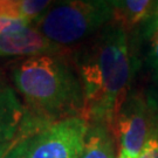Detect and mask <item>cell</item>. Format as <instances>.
<instances>
[{"mask_svg":"<svg viewBox=\"0 0 158 158\" xmlns=\"http://www.w3.org/2000/svg\"><path fill=\"white\" fill-rule=\"evenodd\" d=\"M73 64L83 90V118L89 124L107 125L113 131L135 70L127 32L108 23L73 51Z\"/></svg>","mask_w":158,"mask_h":158,"instance_id":"6da1fadb","label":"cell"},{"mask_svg":"<svg viewBox=\"0 0 158 158\" xmlns=\"http://www.w3.org/2000/svg\"><path fill=\"white\" fill-rule=\"evenodd\" d=\"M12 81L31 108L29 115L46 125L82 117L85 97L67 55H38L12 66Z\"/></svg>","mask_w":158,"mask_h":158,"instance_id":"7a4b0ae2","label":"cell"},{"mask_svg":"<svg viewBox=\"0 0 158 158\" xmlns=\"http://www.w3.org/2000/svg\"><path fill=\"white\" fill-rule=\"evenodd\" d=\"M111 0H66L53 2L33 25L62 47L87 41L111 21Z\"/></svg>","mask_w":158,"mask_h":158,"instance_id":"3957f363","label":"cell"},{"mask_svg":"<svg viewBox=\"0 0 158 158\" xmlns=\"http://www.w3.org/2000/svg\"><path fill=\"white\" fill-rule=\"evenodd\" d=\"M158 124V104L153 97L130 91L117 111L113 134L122 151L138 158L149 136Z\"/></svg>","mask_w":158,"mask_h":158,"instance_id":"277c9868","label":"cell"},{"mask_svg":"<svg viewBox=\"0 0 158 158\" xmlns=\"http://www.w3.org/2000/svg\"><path fill=\"white\" fill-rule=\"evenodd\" d=\"M88 127L82 117L52 123L35 135L28 158H81Z\"/></svg>","mask_w":158,"mask_h":158,"instance_id":"5b68a950","label":"cell"},{"mask_svg":"<svg viewBox=\"0 0 158 158\" xmlns=\"http://www.w3.org/2000/svg\"><path fill=\"white\" fill-rule=\"evenodd\" d=\"M69 48L47 39L32 23L18 20L12 26L0 31L1 56H38L68 55Z\"/></svg>","mask_w":158,"mask_h":158,"instance_id":"8992f818","label":"cell"},{"mask_svg":"<svg viewBox=\"0 0 158 158\" xmlns=\"http://www.w3.org/2000/svg\"><path fill=\"white\" fill-rule=\"evenodd\" d=\"M26 115L17 93L7 85L0 90V145L23 138L20 130Z\"/></svg>","mask_w":158,"mask_h":158,"instance_id":"52a82bcc","label":"cell"},{"mask_svg":"<svg viewBox=\"0 0 158 158\" xmlns=\"http://www.w3.org/2000/svg\"><path fill=\"white\" fill-rule=\"evenodd\" d=\"M153 4L155 1L151 0H111L113 17L110 23L129 34L147 20Z\"/></svg>","mask_w":158,"mask_h":158,"instance_id":"ba28073f","label":"cell"},{"mask_svg":"<svg viewBox=\"0 0 158 158\" xmlns=\"http://www.w3.org/2000/svg\"><path fill=\"white\" fill-rule=\"evenodd\" d=\"M115 141L113 131L107 125L89 124L81 158H116Z\"/></svg>","mask_w":158,"mask_h":158,"instance_id":"9c48e42d","label":"cell"},{"mask_svg":"<svg viewBox=\"0 0 158 158\" xmlns=\"http://www.w3.org/2000/svg\"><path fill=\"white\" fill-rule=\"evenodd\" d=\"M52 4L53 1L46 0H0V17L33 23Z\"/></svg>","mask_w":158,"mask_h":158,"instance_id":"30bf717a","label":"cell"},{"mask_svg":"<svg viewBox=\"0 0 158 158\" xmlns=\"http://www.w3.org/2000/svg\"><path fill=\"white\" fill-rule=\"evenodd\" d=\"M158 32V0L155 1L153 7L147 20L142 23L138 29V33L142 39L149 40L152 35Z\"/></svg>","mask_w":158,"mask_h":158,"instance_id":"8fae6325","label":"cell"},{"mask_svg":"<svg viewBox=\"0 0 158 158\" xmlns=\"http://www.w3.org/2000/svg\"><path fill=\"white\" fill-rule=\"evenodd\" d=\"M148 68L152 74L153 81H158V32L149 39V49L147 53Z\"/></svg>","mask_w":158,"mask_h":158,"instance_id":"7c38bea8","label":"cell"},{"mask_svg":"<svg viewBox=\"0 0 158 158\" xmlns=\"http://www.w3.org/2000/svg\"><path fill=\"white\" fill-rule=\"evenodd\" d=\"M34 138H35V135L23 137L14 144V147L12 148L4 158H28Z\"/></svg>","mask_w":158,"mask_h":158,"instance_id":"4fadbf2b","label":"cell"},{"mask_svg":"<svg viewBox=\"0 0 158 158\" xmlns=\"http://www.w3.org/2000/svg\"><path fill=\"white\" fill-rule=\"evenodd\" d=\"M138 158H158V124L149 136Z\"/></svg>","mask_w":158,"mask_h":158,"instance_id":"5bb4252c","label":"cell"},{"mask_svg":"<svg viewBox=\"0 0 158 158\" xmlns=\"http://www.w3.org/2000/svg\"><path fill=\"white\" fill-rule=\"evenodd\" d=\"M19 139H21V138H18V139H15V141L10 142V143H6V144H4V145H0V158L5 157L6 155L8 153V151L14 147V144H15Z\"/></svg>","mask_w":158,"mask_h":158,"instance_id":"9a60e30c","label":"cell"},{"mask_svg":"<svg viewBox=\"0 0 158 158\" xmlns=\"http://www.w3.org/2000/svg\"><path fill=\"white\" fill-rule=\"evenodd\" d=\"M6 85H7V83H6V81H5V76H4L2 72L0 70V90H1L4 87H6Z\"/></svg>","mask_w":158,"mask_h":158,"instance_id":"2e32d148","label":"cell"},{"mask_svg":"<svg viewBox=\"0 0 158 158\" xmlns=\"http://www.w3.org/2000/svg\"><path fill=\"white\" fill-rule=\"evenodd\" d=\"M117 158H131L130 156H128L124 151H122V150H119V153H118V157Z\"/></svg>","mask_w":158,"mask_h":158,"instance_id":"e0dca14e","label":"cell"},{"mask_svg":"<svg viewBox=\"0 0 158 158\" xmlns=\"http://www.w3.org/2000/svg\"><path fill=\"white\" fill-rule=\"evenodd\" d=\"M155 83H156V85H157V93H156V95L152 96V97H153V100L157 102V104H158V81H156Z\"/></svg>","mask_w":158,"mask_h":158,"instance_id":"ac0fdd59","label":"cell"}]
</instances>
